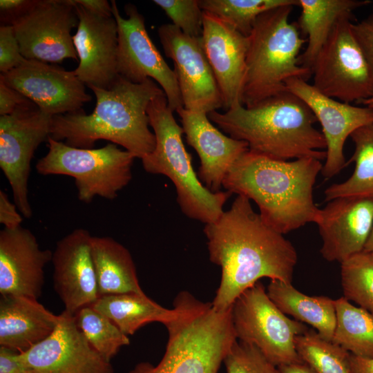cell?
Here are the masks:
<instances>
[{
    "label": "cell",
    "instance_id": "7c38bea8",
    "mask_svg": "<svg viewBox=\"0 0 373 373\" xmlns=\"http://www.w3.org/2000/svg\"><path fill=\"white\" fill-rule=\"evenodd\" d=\"M113 16L117 26V73L133 83L150 78L164 91L172 111L183 108V102L175 73L171 69L151 41L145 27L144 18L135 6L128 3L121 16L115 1H111Z\"/></svg>",
    "mask_w": 373,
    "mask_h": 373
},
{
    "label": "cell",
    "instance_id": "7402d4cb",
    "mask_svg": "<svg viewBox=\"0 0 373 373\" xmlns=\"http://www.w3.org/2000/svg\"><path fill=\"white\" fill-rule=\"evenodd\" d=\"M52 252L41 249L35 235L21 226L0 231V294L37 299L44 283V267Z\"/></svg>",
    "mask_w": 373,
    "mask_h": 373
},
{
    "label": "cell",
    "instance_id": "5bb4252c",
    "mask_svg": "<svg viewBox=\"0 0 373 373\" xmlns=\"http://www.w3.org/2000/svg\"><path fill=\"white\" fill-rule=\"evenodd\" d=\"M157 34L166 56L173 62L184 108L207 114L223 108L201 37L189 36L172 23L161 25Z\"/></svg>",
    "mask_w": 373,
    "mask_h": 373
},
{
    "label": "cell",
    "instance_id": "e575fe53",
    "mask_svg": "<svg viewBox=\"0 0 373 373\" xmlns=\"http://www.w3.org/2000/svg\"><path fill=\"white\" fill-rule=\"evenodd\" d=\"M223 363L227 373H282L255 345L238 339L229 350Z\"/></svg>",
    "mask_w": 373,
    "mask_h": 373
},
{
    "label": "cell",
    "instance_id": "83f0119b",
    "mask_svg": "<svg viewBox=\"0 0 373 373\" xmlns=\"http://www.w3.org/2000/svg\"><path fill=\"white\" fill-rule=\"evenodd\" d=\"M92 307L111 319L125 335H132L146 324L164 325L179 314L178 308L163 307L145 294L126 293L100 296Z\"/></svg>",
    "mask_w": 373,
    "mask_h": 373
},
{
    "label": "cell",
    "instance_id": "cb8c5ba5",
    "mask_svg": "<svg viewBox=\"0 0 373 373\" xmlns=\"http://www.w3.org/2000/svg\"><path fill=\"white\" fill-rule=\"evenodd\" d=\"M59 321L37 299L23 296H1L0 346L23 352L55 331Z\"/></svg>",
    "mask_w": 373,
    "mask_h": 373
},
{
    "label": "cell",
    "instance_id": "f6af8a7d",
    "mask_svg": "<svg viewBox=\"0 0 373 373\" xmlns=\"http://www.w3.org/2000/svg\"><path fill=\"white\" fill-rule=\"evenodd\" d=\"M278 367L282 373H315L309 366L303 361L281 365Z\"/></svg>",
    "mask_w": 373,
    "mask_h": 373
},
{
    "label": "cell",
    "instance_id": "ba28073f",
    "mask_svg": "<svg viewBox=\"0 0 373 373\" xmlns=\"http://www.w3.org/2000/svg\"><path fill=\"white\" fill-rule=\"evenodd\" d=\"M47 142L48 152L37 162V171L42 175L73 177L78 198L85 203L97 195L115 199L132 179V166L136 157L115 144L99 149H80L50 136Z\"/></svg>",
    "mask_w": 373,
    "mask_h": 373
},
{
    "label": "cell",
    "instance_id": "52a82bcc",
    "mask_svg": "<svg viewBox=\"0 0 373 373\" xmlns=\"http://www.w3.org/2000/svg\"><path fill=\"white\" fill-rule=\"evenodd\" d=\"M164 93L149 104L147 114L155 137L153 151L142 158L144 169L152 174L168 177L173 183L177 202L188 218L206 224L216 221L231 193L213 192L200 182L186 151L183 129L175 121Z\"/></svg>",
    "mask_w": 373,
    "mask_h": 373
},
{
    "label": "cell",
    "instance_id": "9c48e42d",
    "mask_svg": "<svg viewBox=\"0 0 373 373\" xmlns=\"http://www.w3.org/2000/svg\"><path fill=\"white\" fill-rule=\"evenodd\" d=\"M231 314L238 341L255 345L278 367L302 362L295 341L309 328L280 311L260 282L237 298Z\"/></svg>",
    "mask_w": 373,
    "mask_h": 373
},
{
    "label": "cell",
    "instance_id": "60d3db41",
    "mask_svg": "<svg viewBox=\"0 0 373 373\" xmlns=\"http://www.w3.org/2000/svg\"><path fill=\"white\" fill-rule=\"evenodd\" d=\"M35 0H1L0 17L2 25H12V22L26 12Z\"/></svg>",
    "mask_w": 373,
    "mask_h": 373
},
{
    "label": "cell",
    "instance_id": "8d00e7d4",
    "mask_svg": "<svg viewBox=\"0 0 373 373\" xmlns=\"http://www.w3.org/2000/svg\"><path fill=\"white\" fill-rule=\"evenodd\" d=\"M26 58L21 52L12 25L0 26V71L6 73L19 66Z\"/></svg>",
    "mask_w": 373,
    "mask_h": 373
},
{
    "label": "cell",
    "instance_id": "bcb514c9",
    "mask_svg": "<svg viewBox=\"0 0 373 373\" xmlns=\"http://www.w3.org/2000/svg\"><path fill=\"white\" fill-rule=\"evenodd\" d=\"M363 251L370 254L373 258V227L365 243Z\"/></svg>",
    "mask_w": 373,
    "mask_h": 373
},
{
    "label": "cell",
    "instance_id": "484cf974",
    "mask_svg": "<svg viewBox=\"0 0 373 373\" xmlns=\"http://www.w3.org/2000/svg\"><path fill=\"white\" fill-rule=\"evenodd\" d=\"M91 253L99 297L144 294L131 254L124 245L108 236H93Z\"/></svg>",
    "mask_w": 373,
    "mask_h": 373
},
{
    "label": "cell",
    "instance_id": "74e56055",
    "mask_svg": "<svg viewBox=\"0 0 373 373\" xmlns=\"http://www.w3.org/2000/svg\"><path fill=\"white\" fill-rule=\"evenodd\" d=\"M352 30L373 74V13L362 21L352 23Z\"/></svg>",
    "mask_w": 373,
    "mask_h": 373
},
{
    "label": "cell",
    "instance_id": "4fadbf2b",
    "mask_svg": "<svg viewBox=\"0 0 373 373\" xmlns=\"http://www.w3.org/2000/svg\"><path fill=\"white\" fill-rule=\"evenodd\" d=\"M78 23L70 0H35L12 26L24 58L57 63L79 60L71 35Z\"/></svg>",
    "mask_w": 373,
    "mask_h": 373
},
{
    "label": "cell",
    "instance_id": "c3c4849f",
    "mask_svg": "<svg viewBox=\"0 0 373 373\" xmlns=\"http://www.w3.org/2000/svg\"><path fill=\"white\" fill-rule=\"evenodd\" d=\"M372 10H373V8H372Z\"/></svg>",
    "mask_w": 373,
    "mask_h": 373
},
{
    "label": "cell",
    "instance_id": "44dd1931",
    "mask_svg": "<svg viewBox=\"0 0 373 373\" xmlns=\"http://www.w3.org/2000/svg\"><path fill=\"white\" fill-rule=\"evenodd\" d=\"M322 238L321 254L340 263L363 251L373 227V201L343 197L327 202L316 223Z\"/></svg>",
    "mask_w": 373,
    "mask_h": 373
},
{
    "label": "cell",
    "instance_id": "4316f807",
    "mask_svg": "<svg viewBox=\"0 0 373 373\" xmlns=\"http://www.w3.org/2000/svg\"><path fill=\"white\" fill-rule=\"evenodd\" d=\"M267 293L285 314L311 325L324 338L332 340L336 326L335 300L324 296H307L291 283L279 280H271Z\"/></svg>",
    "mask_w": 373,
    "mask_h": 373
},
{
    "label": "cell",
    "instance_id": "603a6c76",
    "mask_svg": "<svg viewBox=\"0 0 373 373\" xmlns=\"http://www.w3.org/2000/svg\"><path fill=\"white\" fill-rule=\"evenodd\" d=\"M188 144L198 153V177L213 192H218L232 165L247 151L248 144L227 136L210 122L208 114L184 107L176 111Z\"/></svg>",
    "mask_w": 373,
    "mask_h": 373
},
{
    "label": "cell",
    "instance_id": "ac0fdd59",
    "mask_svg": "<svg viewBox=\"0 0 373 373\" xmlns=\"http://www.w3.org/2000/svg\"><path fill=\"white\" fill-rule=\"evenodd\" d=\"M79 23L73 36L79 64L75 73L86 86L109 88L117 73V26L112 17L93 13L74 0Z\"/></svg>",
    "mask_w": 373,
    "mask_h": 373
},
{
    "label": "cell",
    "instance_id": "f35d334b",
    "mask_svg": "<svg viewBox=\"0 0 373 373\" xmlns=\"http://www.w3.org/2000/svg\"><path fill=\"white\" fill-rule=\"evenodd\" d=\"M31 101L18 90L7 85L0 79V115L11 114L19 106Z\"/></svg>",
    "mask_w": 373,
    "mask_h": 373
},
{
    "label": "cell",
    "instance_id": "8992f818",
    "mask_svg": "<svg viewBox=\"0 0 373 373\" xmlns=\"http://www.w3.org/2000/svg\"><path fill=\"white\" fill-rule=\"evenodd\" d=\"M294 6H283L262 13L249 37L242 104L250 107L287 90L291 78L307 80L312 71L299 64L303 39L296 23L289 21Z\"/></svg>",
    "mask_w": 373,
    "mask_h": 373
},
{
    "label": "cell",
    "instance_id": "ab89813d",
    "mask_svg": "<svg viewBox=\"0 0 373 373\" xmlns=\"http://www.w3.org/2000/svg\"><path fill=\"white\" fill-rule=\"evenodd\" d=\"M0 373H35L21 358L20 352L0 346Z\"/></svg>",
    "mask_w": 373,
    "mask_h": 373
},
{
    "label": "cell",
    "instance_id": "5b68a950",
    "mask_svg": "<svg viewBox=\"0 0 373 373\" xmlns=\"http://www.w3.org/2000/svg\"><path fill=\"white\" fill-rule=\"evenodd\" d=\"M173 305L178 316L165 327L168 341L156 365L136 364L128 373H218L224 358L237 340L231 307L216 310L186 291L180 292Z\"/></svg>",
    "mask_w": 373,
    "mask_h": 373
},
{
    "label": "cell",
    "instance_id": "6da1fadb",
    "mask_svg": "<svg viewBox=\"0 0 373 373\" xmlns=\"http://www.w3.org/2000/svg\"><path fill=\"white\" fill-rule=\"evenodd\" d=\"M203 231L209 260L222 271L211 303L216 310L231 307L262 278L291 283L298 260L294 245L262 220L247 197L238 195L231 208L206 224Z\"/></svg>",
    "mask_w": 373,
    "mask_h": 373
},
{
    "label": "cell",
    "instance_id": "7a4b0ae2",
    "mask_svg": "<svg viewBox=\"0 0 373 373\" xmlns=\"http://www.w3.org/2000/svg\"><path fill=\"white\" fill-rule=\"evenodd\" d=\"M323 166L314 157L285 161L249 150L230 168L222 186L253 200L262 220L285 234L318 221L321 209L314 201L313 189Z\"/></svg>",
    "mask_w": 373,
    "mask_h": 373
},
{
    "label": "cell",
    "instance_id": "e0dca14e",
    "mask_svg": "<svg viewBox=\"0 0 373 373\" xmlns=\"http://www.w3.org/2000/svg\"><path fill=\"white\" fill-rule=\"evenodd\" d=\"M20 357L35 373H115L111 362L88 343L75 316L65 310L50 336Z\"/></svg>",
    "mask_w": 373,
    "mask_h": 373
},
{
    "label": "cell",
    "instance_id": "f546056e",
    "mask_svg": "<svg viewBox=\"0 0 373 373\" xmlns=\"http://www.w3.org/2000/svg\"><path fill=\"white\" fill-rule=\"evenodd\" d=\"M335 308L332 341L354 356L373 358V315L344 296L335 300Z\"/></svg>",
    "mask_w": 373,
    "mask_h": 373
},
{
    "label": "cell",
    "instance_id": "2e32d148",
    "mask_svg": "<svg viewBox=\"0 0 373 373\" xmlns=\"http://www.w3.org/2000/svg\"><path fill=\"white\" fill-rule=\"evenodd\" d=\"M285 86L309 106L320 122L326 142L321 173L327 179L335 176L347 165L343 151L347 138L356 129L373 123V108L329 97L301 78H291Z\"/></svg>",
    "mask_w": 373,
    "mask_h": 373
},
{
    "label": "cell",
    "instance_id": "836d02e7",
    "mask_svg": "<svg viewBox=\"0 0 373 373\" xmlns=\"http://www.w3.org/2000/svg\"><path fill=\"white\" fill-rule=\"evenodd\" d=\"M343 296L373 315V258L365 251L341 263Z\"/></svg>",
    "mask_w": 373,
    "mask_h": 373
},
{
    "label": "cell",
    "instance_id": "7dc6e473",
    "mask_svg": "<svg viewBox=\"0 0 373 373\" xmlns=\"http://www.w3.org/2000/svg\"><path fill=\"white\" fill-rule=\"evenodd\" d=\"M362 104L365 106L373 108V97L363 101Z\"/></svg>",
    "mask_w": 373,
    "mask_h": 373
},
{
    "label": "cell",
    "instance_id": "30bf717a",
    "mask_svg": "<svg viewBox=\"0 0 373 373\" xmlns=\"http://www.w3.org/2000/svg\"><path fill=\"white\" fill-rule=\"evenodd\" d=\"M352 19L338 20L312 68L317 90L348 104L373 97V74L354 34Z\"/></svg>",
    "mask_w": 373,
    "mask_h": 373
},
{
    "label": "cell",
    "instance_id": "ffe728a7",
    "mask_svg": "<svg viewBox=\"0 0 373 373\" xmlns=\"http://www.w3.org/2000/svg\"><path fill=\"white\" fill-rule=\"evenodd\" d=\"M201 41L220 91L223 108L227 111L242 104L249 36L204 11Z\"/></svg>",
    "mask_w": 373,
    "mask_h": 373
},
{
    "label": "cell",
    "instance_id": "d6986e66",
    "mask_svg": "<svg viewBox=\"0 0 373 373\" xmlns=\"http://www.w3.org/2000/svg\"><path fill=\"white\" fill-rule=\"evenodd\" d=\"M91 236L76 229L59 240L52 252L54 287L65 307L75 315L99 298L91 253Z\"/></svg>",
    "mask_w": 373,
    "mask_h": 373
},
{
    "label": "cell",
    "instance_id": "d6a6232c",
    "mask_svg": "<svg viewBox=\"0 0 373 373\" xmlns=\"http://www.w3.org/2000/svg\"><path fill=\"white\" fill-rule=\"evenodd\" d=\"M76 323L88 343L106 360H111L130 340L107 316L88 306L75 315Z\"/></svg>",
    "mask_w": 373,
    "mask_h": 373
},
{
    "label": "cell",
    "instance_id": "277c9868",
    "mask_svg": "<svg viewBox=\"0 0 373 373\" xmlns=\"http://www.w3.org/2000/svg\"><path fill=\"white\" fill-rule=\"evenodd\" d=\"M210 121L249 150L279 160L325 159L326 142L309 106L287 90L250 107L238 104L208 113Z\"/></svg>",
    "mask_w": 373,
    "mask_h": 373
},
{
    "label": "cell",
    "instance_id": "7bdbcfd3",
    "mask_svg": "<svg viewBox=\"0 0 373 373\" xmlns=\"http://www.w3.org/2000/svg\"><path fill=\"white\" fill-rule=\"evenodd\" d=\"M74 1L96 15L112 17L111 3L106 0H74Z\"/></svg>",
    "mask_w": 373,
    "mask_h": 373
},
{
    "label": "cell",
    "instance_id": "b9f144b4",
    "mask_svg": "<svg viewBox=\"0 0 373 373\" xmlns=\"http://www.w3.org/2000/svg\"><path fill=\"white\" fill-rule=\"evenodd\" d=\"M17 205L9 200L7 194L0 191V222L6 229H16L21 227L23 218L17 210Z\"/></svg>",
    "mask_w": 373,
    "mask_h": 373
},
{
    "label": "cell",
    "instance_id": "9a60e30c",
    "mask_svg": "<svg viewBox=\"0 0 373 373\" xmlns=\"http://www.w3.org/2000/svg\"><path fill=\"white\" fill-rule=\"evenodd\" d=\"M0 79L52 117L80 110L91 99L74 70L37 59H26L15 68L1 74Z\"/></svg>",
    "mask_w": 373,
    "mask_h": 373
},
{
    "label": "cell",
    "instance_id": "d590c367",
    "mask_svg": "<svg viewBox=\"0 0 373 373\" xmlns=\"http://www.w3.org/2000/svg\"><path fill=\"white\" fill-rule=\"evenodd\" d=\"M153 2L182 32L193 37L202 36L204 11L199 0H154Z\"/></svg>",
    "mask_w": 373,
    "mask_h": 373
},
{
    "label": "cell",
    "instance_id": "3957f363",
    "mask_svg": "<svg viewBox=\"0 0 373 373\" xmlns=\"http://www.w3.org/2000/svg\"><path fill=\"white\" fill-rule=\"evenodd\" d=\"M96 97L90 114L82 110L52 116L50 137L68 146L93 149L105 140L120 145L142 159L155 146L149 129L147 108L151 101L164 93L152 79L133 83L118 76L109 88L88 86Z\"/></svg>",
    "mask_w": 373,
    "mask_h": 373
},
{
    "label": "cell",
    "instance_id": "8fae6325",
    "mask_svg": "<svg viewBox=\"0 0 373 373\" xmlns=\"http://www.w3.org/2000/svg\"><path fill=\"white\" fill-rule=\"evenodd\" d=\"M52 117L32 102L0 117V167L11 186L14 203L26 218L32 214L28 195L31 160L38 146L50 136Z\"/></svg>",
    "mask_w": 373,
    "mask_h": 373
},
{
    "label": "cell",
    "instance_id": "f1b7e54d",
    "mask_svg": "<svg viewBox=\"0 0 373 373\" xmlns=\"http://www.w3.org/2000/svg\"><path fill=\"white\" fill-rule=\"evenodd\" d=\"M350 137L354 151L347 164L355 163L354 172L345 181L332 184L325 190L327 202L343 197L373 201V123L356 129Z\"/></svg>",
    "mask_w": 373,
    "mask_h": 373
},
{
    "label": "cell",
    "instance_id": "ee69618b",
    "mask_svg": "<svg viewBox=\"0 0 373 373\" xmlns=\"http://www.w3.org/2000/svg\"><path fill=\"white\" fill-rule=\"evenodd\" d=\"M352 373H373V358H363L350 354Z\"/></svg>",
    "mask_w": 373,
    "mask_h": 373
},
{
    "label": "cell",
    "instance_id": "4dcf8cb0",
    "mask_svg": "<svg viewBox=\"0 0 373 373\" xmlns=\"http://www.w3.org/2000/svg\"><path fill=\"white\" fill-rule=\"evenodd\" d=\"M296 352L315 373H352L350 353L332 341L309 329L295 341Z\"/></svg>",
    "mask_w": 373,
    "mask_h": 373
},
{
    "label": "cell",
    "instance_id": "d4e9b609",
    "mask_svg": "<svg viewBox=\"0 0 373 373\" xmlns=\"http://www.w3.org/2000/svg\"><path fill=\"white\" fill-rule=\"evenodd\" d=\"M369 0H298L301 8L297 26L307 37V44L299 57V64L312 71L314 62L338 20L353 15Z\"/></svg>",
    "mask_w": 373,
    "mask_h": 373
},
{
    "label": "cell",
    "instance_id": "1f68e13d",
    "mask_svg": "<svg viewBox=\"0 0 373 373\" xmlns=\"http://www.w3.org/2000/svg\"><path fill=\"white\" fill-rule=\"evenodd\" d=\"M203 11L214 15L245 36L263 12L283 6H298V0H199Z\"/></svg>",
    "mask_w": 373,
    "mask_h": 373
}]
</instances>
